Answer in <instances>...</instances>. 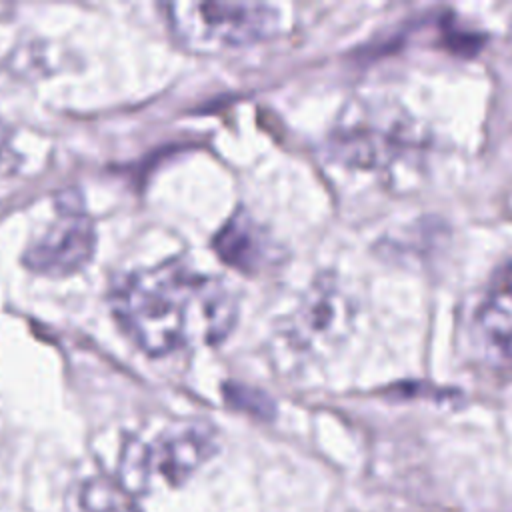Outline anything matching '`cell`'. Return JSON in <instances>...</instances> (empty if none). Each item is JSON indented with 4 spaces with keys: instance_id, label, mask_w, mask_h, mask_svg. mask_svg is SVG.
I'll use <instances>...</instances> for the list:
<instances>
[{
    "instance_id": "6da1fadb",
    "label": "cell",
    "mask_w": 512,
    "mask_h": 512,
    "mask_svg": "<svg viewBox=\"0 0 512 512\" xmlns=\"http://www.w3.org/2000/svg\"><path fill=\"white\" fill-rule=\"evenodd\" d=\"M112 310L130 340L150 356L224 340L238 306L216 276L170 260L126 276L112 294Z\"/></svg>"
},
{
    "instance_id": "7a4b0ae2",
    "label": "cell",
    "mask_w": 512,
    "mask_h": 512,
    "mask_svg": "<svg viewBox=\"0 0 512 512\" xmlns=\"http://www.w3.org/2000/svg\"><path fill=\"white\" fill-rule=\"evenodd\" d=\"M164 10L178 42L196 52L246 46L280 26L278 10L262 2H170Z\"/></svg>"
},
{
    "instance_id": "3957f363",
    "label": "cell",
    "mask_w": 512,
    "mask_h": 512,
    "mask_svg": "<svg viewBox=\"0 0 512 512\" xmlns=\"http://www.w3.org/2000/svg\"><path fill=\"white\" fill-rule=\"evenodd\" d=\"M94 246L96 232L90 216L82 206H70L64 200L52 226L24 252V264L40 274H72L90 262Z\"/></svg>"
},
{
    "instance_id": "277c9868",
    "label": "cell",
    "mask_w": 512,
    "mask_h": 512,
    "mask_svg": "<svg viewBox=\"0 0 512 512\" xmlns=\"http://www.w3.org/2000/svg\"><path fill=\"white\" fill-rule=\"evenodd\" d=\"M216 452V434L206 424H182L164 432L154 444L140 446L138 462L170 484L186 480Z\"/></svg>"
},
{
    "instance_id": "5b68a950",
    "label": "cell",
    "mask_w": 512,
    "mask_h": 512,
    "mask_svg": "<svg viewBox=\"0 0 512 512\" xmlns=\"http://www.w3.org/2000/svg\"><path fill=\"white\" fill-rule=\"evenodd\" d=\"M296 320V334L300 336L298 342H302L306 348L330 344L332 340L342 338L346 332V324L350 320L348 300L328 282L314 286L308 298L302 302Z\"/></svg>"
},
{
    "instance_id": "8992f818",
    "label": "cell",
    "mask_w": 512,
    "mask_h": 512,
    "mask_svg": "<svg viewBox=\"0 0 512 512\" xmlns=\"http://www.w3.org/2000/svg\"><path fill=\"white\" fill-rule=\"evenodd\" d=\"M214 248L220 258L244 274L262 272L274 258V246L250 216L238 212L214 238Z\"/></svg>"
},
{
    "instance_id": "52a82bcc",
    "label": "cell",
    "mask_w": 512,
    "mask_h": 512,
    "mask_svg": "<svg viewBox=\"0 0 512 512\" xmlns=\"http://www.w3.org/2000/svg\"><path fill=\"white\" fill-rule=\"evenodd\" d=\"M476 324L494 352L512 358V260L494 274L476 312Z\"/></svg>"
}]
</instances>
